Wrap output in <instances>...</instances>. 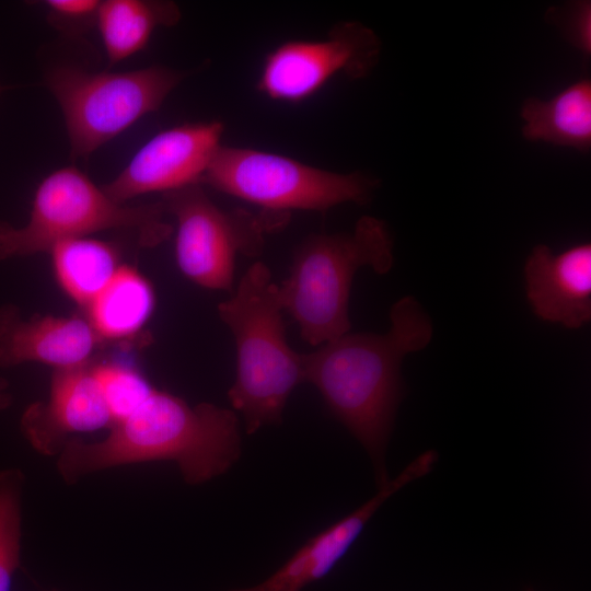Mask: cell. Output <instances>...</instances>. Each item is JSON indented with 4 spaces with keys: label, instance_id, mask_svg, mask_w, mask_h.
I'll return each mask as SVG.
<instances>
[{
    "label": "cell",
    "instance_id": "obj_19",
    "mask_svg": "<svg viewBox=\"0 0 591 591\" xmlns=\"http://www.w3.org/2000/svg\"><path fill=\"white\" fill-rule=\"evenodd\" d=\"M24 485L21 470H0V591H10L20 566Z\"/></svg>",
    "mask_w": 591,
    "mask_h": 591
},
{
    "label": "cell",
    "instance_id": "obj_8",
    "mask_svg": "<svg viewBox=\"0 0 591 591\" xmlns=\"http://www.w3.org/2000/svg\"><path fill=\"white\" fill-rule=\"evenodd\" d=\"M176 222L175 258L179 270L196 285L231 290L239 255L258 256L265 236L287 223L288 215L244 209L224 210L199 187L164 194L162 201Z\"/></svg>",
    "mask_w": 591,
    "mask_h": 591
},
{
    "label": "cell",
    "instance_id": "obj_3",
    "mask_svg": "<svg viewBox=\"0 0 591 591\" xmlns=\"http://www.w3.org/2000/svg\"><path fill=\"white\" fill-rule=\"evenodd\" d=\"M282 312L279 287L259 260L241 277L233 296L218 305L236 349L228 396L247 433L278 424L292 391L304 382L303 354L288 344Z\"/></svg>",
    "mask_w": 591,
    "mask_h": 591
},
{
    "label": "cell",
    "instance_id": "obj_11",
    "mask_svg": "<svg viewBox=\"0 0 591 591\" xmlns=\"http://www.w3.org/2000/svg\"><path fill=\"white\" fill-rule=\"evenodd\" d=\"M437 461L434 450L422 452L373 497L306 541L268 578L258 584L230 591H302L323 579L348 553L379 508L403 487L429 474Z\"/></svg>",
    "mask_w": 591,
    "mask_h": 591
},
{
    "label": "cell",
    "instance_id": "obj_16",
    "mask_svg": "<svg viewBox=\"0 0 591 591\" xmlns=\"http://www.w3.org/2000/svg\"><path fill=\"white\" fill-rule=\"evenodd\" d=\"M154 303L150 282L134 267L119 265L85 309L89 323L104 343L134 337L149 320Z\"/></svg>",
    "mask_w": 591,
    "mask_h": 591
},
{
    "label": "cell",
    "instance_id": "obj_18",
    "mask_svg": "<svg viewBox=\"0 0 591 591\" xmlns=\"http://www.w3.org/2000/svg\"><path fill=\"white\" fill-rule=\"evenodd\" d=\"M49 252L59 286L84 308L119 267L117 253L112 245L86 236L61 241Z\"/></svg>",
    "mask_w": 591,
    "mask_h": 591
},
{
    "label": "cell",
    "instance_id": "obj_25",
    "mask_svg": "<svg viewBox=\"0 0 591 591\" xmlns=\"http://www.w3.org/2000/svg\"><path fill=\"white\" fill-rule=\"evenodd\" d=\"M526 591H534V590L528 589Z\"/></svg>",
    "mask_w": 591,
    "mask_h": 591
},
{
    "label": "cell",
    "instance_id": "obj_2",
    "mask_svg": "<svg viewBox=\"0 0 591 591\" xmlns=\"http://www.w3.org/2000/svg\"><path fill=\"white\" fill-rule=\"evenodd\" d=\"M241 455L240 421L233 409L212 403L189 404L155 389L129 416L99 441L69 439L56 457L66 484L108 468L169 461L189 485L224 473Z\"/></svg>",
    "mask_w": 591,
    "mask_h": 591
},
{
    "label": "cell",
    "instance_id": "obj_5",
    "mask_svg": "<svg viewBox=\"0 0 591 591\" xmlns=\"http://www.w3.org/2000/svg\"><path fill=\"white\" fill-rule=\"evenodd\" d=\"M165 215L162 201L117 204L79 169L61 167L38 185L25 225L0 222V259L49 252L61 241L112 229L134 230L143 246H154L172 231Z\"/></svg>",
    "mask_w": 591,
    "mask_h": 591
},
{
    "label": "cell",
    "instance_id": "obj_9",
    "mask_svg": "<svg viewBox=\"0 0 591 591\" xmlns=\"http://www.w3.org/2000/svg\"><path fill=\"white\" fill-rule=\"evenodd\" d=\"M380 40L359 22L335 25L323 39L287 40L265 57L258 91L277 102L298 103L337 74L366 77L376 65Z\"/></svg>",
    "mask_w": 591,
    "mask_h": 591
},
{
    "label": "cell",
    "instance_id": "obj_15",
    "mask_svg": "<svg viewBox=\"0 0 591 591\" xmlns=\"http://www.w3.org/2000/svg\"><path fill=\"white\" fill-rule=\"evenodd\" d=\"M521 117L525 139L588 151L591 147L590 80L578 81L549 100H525Z\"/></svg>",
    "mask_w": 591,
    "mask_h": 591
},
{
    "label": "cell",
    "instance_id": "obj_24",
    "mask_svg": "<svg viewBox=\"0 0 591 591\" xmlns=\"http://www.w3.org/2000/svg\"><path fill=\"white\" fill-rule=\"evenodd\" d=\"M3 90V88L0 85V92Z\"/></svg>",
    "mask_w": 591,
    "mask_h": 591
},
{
    "label": "cell",
    "instance_id": "obj_7",
    "mask_svg": "<svg viewBox=\"0 0 591 591\" xmlns=\"http://www.w3.org/2000/svg\"><path fill=\"white\" fill-rule=\"evenodd\" d=\"M256 205L263 211H326L345 202L366 204L375 182L354 173L318 169L289 157L251 148L224 147L202 182Z\"/></svg>",
    "mask_w": 591,
    "mask_h": 591
},
{
    "label": "cell",
    "instance_id": "obj_6",
    "mask_svg": "<svg viewBox=\"0 0 591 591\" xmlns=\"http://www.w3.org/2000/svg\"><path fill=\"white\" fill-rule=\"evenodd\" d=\"M185 74L151 66L125 72L56 67L46 85L63 114L72 158H85L155 112Z\"/></svg>",
    "mask_w": 591,
    "mask_h": 591
},
{
    "label": "cell",
    "instance_id": "obj_14",
    "mask_svg": "<svg viewBox=\"0 0 591 591\" xmlns=\"http://www.w3.org/2000/svg\"><path fill=\"white\" fill-rule=\"evenodd\" d=\"M528 301L543 321L578 329L591 320V244L560 254L536 245L524 265Z\"/></svg>",
    "mask_w": 591,
    "mask_h": 591
},
{
    "label": "cell",
    "instance_id": "obj_17",
    "mask_svg": "<svg viewBox=\"0 0 591 591\" xmlns=\"http://www.w3.org/2000/svg\"><path fill=\"white\" fill-rule=\"evenodd\" d=\"M178 7L171 1H101L96 24L109 63L120 62L143 49L159 26L179 21Z\"/></svg>",
    "mask_w": 591,
    "mask_h": 591
},
{
    "label": "cell",
    "instance_id": "obj_21",
    "mask_svg": "<svg viewBox=\"0 0 591 591\" xmlns=\"http://www.w3.org/2000/svg\"><path fill=\"white\" fill-rule=\"evenodd\" d=\"M101 1L97 0H47L48 19L61 30H76L90 21L96 22Z\"/></svg>",
    "mask_w": 591,
    "mask_h": 591
},
{
    "label": "cell",
    "instance_id": "obj_13",
    "mask_svg": "<svg viewBox=\"0 0 591 591\" xmlns=\"http://www.w3.org/2000/svg\"><path fill=\"white\" fill-rule=\"evenodd\" d=\"M103 341L88 318L34 315L23 318L15 305L0 308V367L40 362L55 369L82 367Z\"/></svg>",
    "mask_w": 591,
    "mask_h": 591
},
{
    "label": "cell",
    "instance_id": "obj_22",
    "mask_svg": "<svg viewBox=\"0 0 591 591\" xmlns=\"http://www.w3.org/2000/svg\"><path fill=\"white\" fill-rule=\"evenodd\" d=\"M564 30L570 43L589 55L591 50V5L588 1L576 2L564 12Z\"/></svg>",
    "mask_w": 591,
    "mask_h": 591
},
{
    "label": "cell",
    "instance_id": "obj_1",
    "mask_svg": "<svg viewBox=\"0 0 591 591\" xmlns=\"http://www.w3.org/2000/svg\"><path fill=\"white\" fill-rule=\"evenodd\" d=\"M385 334L347 333L303 354L304 382L367 451L378 488L390 478L385 454L404 396L401 366L432 338V322L412 296L397 300Z\"/></svg>",
    "mask_w": 591,
    "mask_h": 591
},
{
    "label": "cell",
    "instance_id": "obj_12",
    "mask_svg": "<svg viewBox=\"0 0 591 591\" xmlns=\"http://www.w3.org/2000/svg\"><path fill=\"white\" fill-rule=\"evenodd\" d=\"M113 425L90 363L55 369L47 398L31 404L21 417V430L31 447L56 457L71 434Z\"/></svg>",
    "mask_w": 591,
    "mask_h": 591
},
{
    "label": "cell",
    "instance_id": "obj_23",
    "mask_svg": "<svg viewBox=\"0 0 591 591\" xmlns=\"http://www.w3.org/2000/svg\"><path fill=\"white\" fill-rule=\"evenodd\" d=\"M12 403V395L9 392V382L0 376V410L8 408Z\"/></svg>",
    "mask_w": 591,
    "mask_h": 591
},
{
    "label": "cell",
    "instance_id": "obj_10",
    "mask_svg": "<svg viewBox=\"0 0 591 591\" xmlns=\"http://www.w3.org/2000/svg\"><path fill=\"white\" fill-rule=\"evenodd\" d=\"M223 125L211 120L167 128L149 139L103 190L117 204L139 195L199 185L221 148Z\"/></svg>",
    "mask_w": 591,
    "mask_h": 591
},
{
    "label": "cell",
    "instance_id": "obj_4",
    "mask_svg": "<svg viewBox=\"0 0 591 591\" xmlns=\"http://www.w3.org/2000/svg\"><path fill=\"white\" fill-rule=\"evenodd\" d=\"M393 240L384 221L364 216L351 232L315 233L301 242L288 278L279 287L283 311L303 340L318 347L350 332L349 297L362 267L392 269Z\"/></svg>",
    "mask_w": 591,
    "mask_h": 591
},
{
    "label": "cell",
    "instance_id": "obj_20",
    "mask_svg": "<svg viewBox=\"0 0 591 591\" xmlns=\"http://www.w3.org/2000/svg\"><path fill=\"white\" fill-rule=\"evenodd\" d=\"M114 424L134 413L155 390L139 372L115 363L92 366Z\"/></svg>",
    "mask_w": 591,
    "mask_h": 591
}]
</instances>
